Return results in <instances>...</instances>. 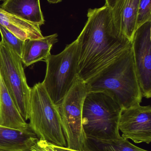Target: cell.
Returning a JSON list of instances; mask_svg holds the SVG:
<instances>
[{"label": "cell", "mask_w": 151, "mask_h": 151, "mask_svg": "<svg viewBox=\"0 0 151 151\" xmlns=\"http://www.w3.org/2000/svg\"><path fill=\"white\" fill-rule=\"evenodd\" d=\"M87 20L76 39L78 77L87 82L132 46L114 25L111 9L105 4L89 9Z\"/></svg>", "instance_id": "1"}, {"label": "cell", "mask_w": 151, "mask_h": 151, "mask_svg": "<svg viewBox=\"0 0 151 151\" xmlns=\"http://www.w3.org/2000/svg\"><path fill=\"white\" fill-rule=\"evenodd\" d=\"M87 92L104 91L122 108L142 103L132 46L85 82Z\"/></svg>", "instance_id": "2"}, {"label": "cell", "mask_w": 151, "mask_h": 151, "mask_svg": "<svg viewBox=\"0 0 151 151\" xmlns=\"http://www.w3.org/2000/svg\"><path fill=\"white\" fill-rule=\"evenodd\" d=\"M122 108L104 91H89L82 110V126L86 138L110 140L121 136L118 126Z\"/></svg>", "instance_id": "3"}, {"label": "cell", "mask_w": 151, "mask_h": 151, "mask_svg": "<svg viewBox=\"0 0 151 151\" xmlns=\"http://www.w3.org/2000/svg\"><path fill=\"white\" fill-rule=\"evenodd\" d=\"M28 124L30 130L39 139L50 144L66 147L57 106L53 103L42 83L31 88Z\"/></svg>", "instance_id": "4"}, {"label": "cell", "mask_w": 151, "mask_h": 151, "mask_svg": "<svg viewBox=\"0 0 151 151\" xmlns=\"http://www.w3.org/2000/svg\"><path fill=\"white\" fill-rule=\"evenodd\" d=\"M78 55L76 40L57 55H51L44 62L46 71L43 84L56 105H59L71 88L78 74Z\"/></svg>", "instance_id": "5"}, {"label": "cell", "mask_w": 151, "mask_h": 151, "mask_svg": "<svg viewBox=\"0 0 151 151\" xmlns=\"http://www.w3.org/2000/svg\"><path fill=\"white\" fill-rule=\"evenodd\" d=\"M86 83L79 77L57 106L66 148L83 151L86 136L82 126L83 102L87 93Z\"/></svg>", "instance_id": "6"}, {"label": "cell", "mask_w": 151, "mask_h": 151, "mask_svg": "<svg viewBox=\"0 0 151 151\" xmlns=\"http://www.w3.org/2000/svg\"><path fill=\"white\" fill-rule=\"evenodd\" d=\"M0 73L16 107L27 120L31 88L27 84L20 57L2 40L0 41Z\"/></svg>", "instance_id": "7"}, {"label": "cell", "mask_w": 151, "mask_h": 151, "mask_svg": "<svg viewBox=\"0 0 151 151\" xmlns=\"http://www.w3.org/2000/svg\"><path fill=\"white\" fill-rule=\"evenodd\" d=\"M134 61L142 96L151 97V21L138 27L132 41Z\"/></svg>", "instance_id": "8"}, {"label": "cell", "mask_w": 151, "mask_h": 151, "mask_svg": "<svg viewBox=\"0 0 151 151\" xmlns=\"http://www.w3.org/2000/svg\"><path fill=\"white\" fill-rule=\"evenodd\" d=\"M119 130L124 139L135 143H150L151 106L136 105L122 108L120 117Z\"/></svg>", "instance_id": "9"}, {"label": "cell", "mask_w": 151, "mask_h": 151, "mask_svg": "<svg viewBox=\"0 0 151 151\" xmlns=\"http://www.w3.org/2000/svg\"><path fill=\"white\" fill-rule=\"evenodd\" d=\"M140 0H117L111 9L114 25L120 33L132 41L137 29V19Z\"/></svg>", "instance_id": "10"}, {"label": "cell", "mask_w": 151, "mask_h": 151, "mask_svg": "<svg viewBox=\"0 0 151 151\" xmlns=\"http://www.w3.org/2000/svg\"><path fill=\"white\" fill-rule=\"evenodd\" d=\"M0 125L21 130L30 129L16 107L0 73Z\"/></svg>", "instance_id": "11"}, {"label": "cell", "mask_w": 151, "mask_h": 151, "mask_svg": "<svg viewBox=\"0 0 151 151\" xmlns=\"http://www.w3.org/2000/svg\"><path fill=\"white\" fill-rule=\"evenodd\" d=\"M39 140L30 130H21L0 125V150L29 151Z\"/></svg>", "instance_id": "12"}, {"label": "cell", "mask_w": 151, "mask_h": 151, "mask_svg": "<svg viewBox=\"0 0 151 151\" xmlns=\"http://www.w3.org/2000/svg\"><path fill=\"white\" fill-rule=\"evenodd\" d=\"M57 34L43 36L41 39H30L24 42L21 55L22 63L26 67L45 60L50 55L53 45L58 42Z\"/></svg>", "instance_id": "13"}, {"label": "cell", "mask_w": 151, "mask_h": 151, "mask_svg": "<svg viewBox=\"0 0 151 151\" xmlns=\"http://www.w3.org/2000/svg\"><path fill=\"white\" fill-rule=\"evenodd\" d=\"M0 7L8 13L40 26L45 23L40 0H4Z\"/></svg>", "instance_id": "14"}, {"label": "cell", "mask_w": 151, "mask_h": 151, "mask_svg": "<svg viewBox=\"0 0 151 151\" xmlns=\"http://www.w3.org/2000/svg\"><path fill=\"white\" fill-rule=\"evenodd\" d=\"M0 24L23 41L43 37L39 25L27 22L8 13L1 8Z\"/></svg>", "instance_id": "15"}, {"label": "cell", "mask_w": 151, "mask_h": 151, "mask_svg": "<svg viewBox=\"0 0 151 151\" xmlns=\"http://www.w3.org/2000/svg\"><path fill=\"white\" fill-rule=\"evenodd\" d=\"M83 151H149L137 147L128 140L120 137L110 140L87 138Z\"/></svg>", "instance_id": "16"}, {"label": "cell", "mask_w": 151, "mask_h": 151, "mask_svg": "<svg viewBox=\"0 0 151 151\" xmlns=\"http://www.w3.org/2000/svg\"><path fill=\"white\" fill-rule=\"evenodd\" d=\"M0 33L1 36V40L5 42L21 58L25 41L19 39L1 24H0Z\"/></svg>", "instance_id": "17"}, {"label": "cell", "mask_w": 151, "mask_h": 151, "mask_svg": "<svg viewBox=\"0 0 151 151\" xmlns=\"http://www.w3.org/2000/svg\"><path fill=\"white\" fill-rule=\"evenodd\" d=\"M150 21H151V0H140L137 19V29Z\"/></svg>", "instance_id": "18"}, {"label": "cell", "mask_w": 151, "mask_h": 151, "mask_svg": "<svg viewBox=\"0 0 151 151\" xmlns=\"http://www.w3.org/2000/svg\"><path fill=\"white\" fill-rule=\"evenodd\" d=\"M52 148L54 149L55 151H79L74 150H70L66 147H59V146H56L51 144Z\"/></svg>", "instance_id": "19"}, {"label": "cell", "mask_w": 151, "mask_h": 151, "mask_svg": "<svg viewBox=\"0 0 151 151\" xmlns=\"http://www.w3.org/2000/svg\"><path fill=\"white\" fill-rule=\"evenodd\" d=\"M105 5L110 9H112L115 5L117 0H105Z\"/></svg>", "instance_id": "20"}, {"label": "cell", "mask_w": 151, "mask_h": 151, "mask_svg": "<svg viewBox=\"0 0 151 151\" xmlns=\"http://www.w3.org/2000/svg\"><path fill=\"white\" fill-rule=\"evenodd\" d=\"M50 4H57L62 1L63 0H47Z\"/></svg>", "instance_id": "21"}, {"label": "cell", "mask_w": 151, "mask_h": 151, "mask_svg": "<svg viewBox=\"0 0 151 151\" xmlns=\"http://www.w3.org/2000/svg\"><path fill=\"white\" fill-rule=\"evenodd\" d=\"M0 151H6L0 150Z\"/></svg>", "instance_id": "22"}, {"label": "cell", "mask_w": 151, "mask_h": 151, "mask_svg": "<svg viewBox=\"0 0 151 151\" xmlns=\"http://www.w3.org/2000/svg\"><path fill=\"white\" fill-rule=\"evenodd\" d=\"M0 1H4V0H0Z\"/></svg>", "instance_id": "23"}, {"label": "cell", "mask_w": 151, "mask_h": 151, "mask_svg": "<svg viewBox=\"0 0 151 151\" xmlns=\"http://www.w3.org/2000/svg\"><path fill=\"white\" fill-rule=\"evenodd\" d=\"M32 151V150H30V151Z\"/></svg>", "instance_id": "24"}]
</instances>
